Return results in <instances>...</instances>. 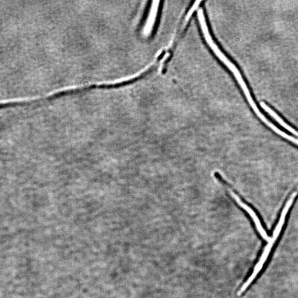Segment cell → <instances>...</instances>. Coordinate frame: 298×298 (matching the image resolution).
<instances>
[{"instance_id":"1","label":"cell","mask_w":298,"mask_h":298,"mask_svg":"<svg viewBox=\"0 0 298 298\" xmlns=\"http://www.w3.org/2000/svg\"><path fill=\"white\" fill-rule=\"evenodd\" d=\"M14 71L13 47L6 30L0 21V99L5 98Z\"/></svg>"}]
</instances>
